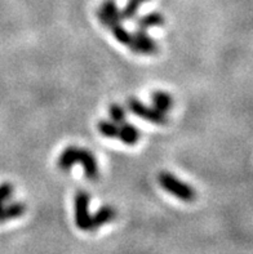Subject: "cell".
Masks as SVG:
<instances>
[{
	"mask_svg": "<svg viewBox=\"0 0 253 254\" xmlns=\"http://www.w3.org/2000/svg\"><path fill=\"white\" fill-rule=\"evenodd\" d=\"M26 212L25 204L20 202L10 203V204H4L3 208L0 209V222L10 221V219L18 218L23 213Z\"/></svg>",
	"mask_w": 253,
	"mask_h": 254,
	"instance_id": "9",
	"label": "cell"
},
{
	"mask_svg": "<svg viewBox=\"0 0 253 254\" xmlns=\"http://www.w3.org/2000/svg\"><path fill=\"white\" fill-rule=\"evenodd\" d=\"M108 112H110L111 121H114V123L120 124L125 121V116H127V114H125L124 107L120 106V104L112 103L111 106H110V108H108Z\"/></svg>",
	"mask_w": 253,
	"mask_h": 254,
	"instance_id": "15",
	"label": "cell"
},
{
	"mask_svg": "<svg viewBox=\"0 0 253 254\" xmlns=\"http://www.w3.org/2000/svg\"><path fill=\"white\" fill-rule=\"evenodd\" d=\"M128 108L136 116L141 117V119H144L146 121H150V123L156 124V125H164L168 121L167 114H163V112H160V111L156 110L155 107L148 106V104L138 101L136 98L128 100Z\"/></svg>",
	"mask_w": 253,
	"mask_h": 254,
	"instance_id": "4",
	"label": "cell"
},
{
	"mask_svg": "<svg viewBox=\"0 0 253 254\" xmlns=\"http://www.w3.org/2000/svg\"><path fill=\"white\" fill-rule=\"evenodd\" d=\"M116 212L115 209L110 205H103L101 209H99V212H96L95 214L91 215V228L89 231H96L103 225L112 222L115 219Z\"/></svg>",
	"mask_w": 253,
	"mask_h": 254,
	"instance_id": "7",
	"label": "cell"
},
{
	"mask_svg": "<svg viewBox=\"0 0 253 254\" xmlns=\"http://www.w3.org/2000/svg\"><path fill=\"white\" fill-rule=\"evenodd\" d=\"M76 163H80L83 165L87 179L96 181L99 178V163H97L95 155L89 150L80 149V147L76 146H69L61 152L58 160H57L58 168L63 172H67V170L71 169Z\"/></svg>",
	"mask_w": 253,
	"mask_h": 254,
	"instance_id": "1",
	"label": "cell"
},
{
	"mask_svg": "<svg viewBox=\"0 0 253 254\" xmlns=\"http://www.w3.org/2000/svg\"><path fill=\"white\" fill-rule=\"evenodd\" d=\"M140 138H141V133L132 124L125 123V121L119 124V133L116 140L122 141L123 144L125 145L133 146V145H136L140 141Z\"/></svg>",
	"mask_w": 253,
	"mask_h": 254,
	"instance_id": "8",
	"label": "cell"
},
{
	"mask_svg": "<svg viewBox=\"0 0 253 254\" xmlns=\"http://www.w3.org/2000/svg\"><path fill=\"white\" fill-rule=\"evenodd\" d=\"M97 129H99L100 133L106 138H114L116 140L118 138L119 133V124L114 123V121L108 120H101L97 124Z\"/></svg>",
	"mask_w": 253,
	"mask_h": 254,
	"instance_id": "13",
	"label": "cell"
},
{
	"mask_svg": "<svg viewBox=\"0 0 253 254\" xmlns=\"http://www.w3.org/2000/svg\"><path fill=\"white\" fill-rule=\"evenodd\" d=\"M107 29H110V31H111V34L114 35V38H115L120 44L129 47L132 40V34L123 26L122 22H112L111 25H108Z\"/></svg>",
	"mask_w": 253,
	"mask_h": 254,
	"instance_id": "12",
	"label": "cell"
},
{
	"mask_svg": "<svg viewBox=\"0 0 253 254\" xmlns=\"http://www.w3.org/2000/svg\"><path fill=\"white\" fill-rule=\"evenodd\" d=\"M152 103L156 110L167 114L173 107V97L164 91H155L152 96Z\"/></svg>",
	"mask_w": 253,
	"mask_h": 254,
	"instance_id": "10",
	"label": "cell"
},
{
	"mask_svg": "<svg viewBox=\"0 0 253 254\" xmlns=\"http://www.w3.org/2000/svg\"><path fill=\"white\" fill-rule=\"evenodd\" d=\"M145 1H148V0H128V1H127V4H125L124 9L122 10L123 20H124V18H127V20H131V18H133V17L137 14L138 8L141 7Z\"/></svg>",
	"mask_w": 253,
	"mask_h": 254,
	"instance_id": "14",
	"label": "cell"
},
{
	"mask_svg": "<svg viewBox=\"0 0 253 254\" xmlns=\"http://www.w3.org/2000/svg\"><path fill=\"white\" fill-rule=\"evenodd\" d=\"M12 194H13V185L12 183L4 182L0 185V209L3 208L4 204L10 199Z\"/></svg>",
	"mask_w": 253,
	"mask_h": 254,
	"instance_id": "16",
	"label": "cell"
},
{
	"mask_svg": "<svg viewBox=\"0 0 253 254\" xmlns=\"http://www.w3.org/2000/svg\"><path fill=\"white\" fill-rule=\"evenodd\" d=\"M158 182L167 193L174 195L185 203H191L197 199V191L193 186L178 179L169 172H161L158 176Z\"/></svg>",
	"mask_w": 253,
	"mask_h": 254,
	"instance_id": "2",
	"label": "cell"
},
{
	"mask_svg": "<svg viewBox=\"0 0 253 254\" xmlns=\"http://www.w3.org/2000/svg\"><path fill=\"white\" fill-rule=\"evenodd\" d=\"M97 16H99L100 21H101V23L106 29L112 22H122L123 21L122 12L118 9L116 3L114 0H105L101 8L97 10Z\"/></svg>",
	"mask_w": 253,
	"mask_h": 254,
	"instance_id": "6",
	"label": "cell"
},
{
	"mask_svg": "<svg viewBox=\"0 0 253 254\" xmlns=\"http://www.w3.org/2000/svg\"><path fill=\"white\" fill-rule=\"evenodd\" d=\"M91 196L86 191H78L74 198V214L75 225L82 231H89L91 228V214H89Z\"/></svg>",
	"mask_w": 253,
	"mask_h": 254,
	"instance_id": "3",
	"label": "cell"
},
{
	"mask_svg": "<svg viewBox=\"0 0 253 254\" xmlns=\"http://www.w3.org/2000/svg\"><path fill=\"white\" fill-rule=\"evenodd\" d=\"M164 21V16L160 12H152V13H149L146 16L141 17L137 21V27L141 30H148L150 27L163 26Z\"/></svg>",
	"mask_w": 253,
	"mask_h": 254,
	"instance_id": "11",
	"label": "cell"
},
{
	"mask_svg": "<svg viewBox=\"0 0 253 254\" xmlns=\"http://www.w3.org/2000/svg\"><path fill=\"white\" fill-rule=\"evenodd\" d=\"M128 48L137 54L152 55L158 53V44L152 36L145 33V30H136L132 34V40Z\"/></svg>",
	"mask_w": 253,
	"mask_h": 254,
	"instance_id": "5",
	"label": "cell"
}]
</instances>
